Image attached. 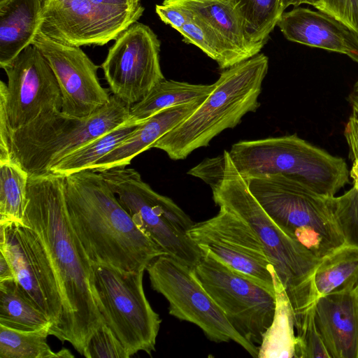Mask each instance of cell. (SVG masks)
Masks as SVG:
<instances>
[{
	"label": "cell",
	"instance_id": "1",
	"mask_svg": "<svg viewBox=\"0 0 358 358\" xmlns=\"http://www.w3.org/2000/svg\"><path fill=\"white\" fill-rule=\"evenodd\" d=\"M64 176L52 172L29 176L24 223L40 236L58 278L64 302L55 337L83 356L103 323L92 289V262L69 220Z\"/></svg>",
	"mask_w": 358,
	"mask_h": 358
},
{
	"label": "cell",
	"instance_id": "2",
	"mask_svg": "<svg viewBox=\"0 0 358 358\" xmlns=\"http://www.w3.org/2000/svg\"><path fill=\"white\" fill-rule=\"evenodd\" d=\"M197 177L211 187L213 201L219 208L240 217L257 234L290 301L295 322L317 303L313 275L321 258L268 215L234 166L229 151L203 162Z\"/></svg>",
	"mask_w": 358,
	"mask_h": 358
},
{
	"label": "cell",
	"instance_id": "3",
	"mask_svg": "<svg viewBox=\"0 0 358 358\" xmlns=\"http://www.w3.org/2000/svg\"><path fill=\"white\" fill-rule=\"evenodd\" d=\"M64 187L71 224L92 262L139 272L165 254L138 227L99 172L64 176Z\"/></svg>",
	"mask_w": 358,
	"mask_h": 358
},
{
	"label": "cell",
	"instance_id": "4",
	"mask_svg": "<svg viewBox=\"0 0 358 358\" xmlns=\"http://www.w3.org/2000/svg\"><path fill=\"white\" fill-rule=\"evenodd\" d=\"M129 108L112 94L108 103L88 117L52 110L16 130L0 127V159L19 164L29 176L50 173L73 150L124 124Z\"/></svg>",
	"mask_w": 358,
	"mask_h": 358
},
{
	"label": "cell",
	"instance_id": "5",
	"mask_svg": "<svg viewBox=\"0 0 358 358\" xmlns=\"http://www.w3.org/2000/svg\"><path fill=\"white\" fill-rule=\"evenodd\" d=\"M268 67V57L257 54L222 71L213 92L198 108L152 148L163 150L173 160L185 159L195 150L208 146L224 130L235 127L246 113L259 108Z\"/></svg>",
	"mask_w": 358,
	"mask_h": 358
},
{
	"label": "cell",
	"instance_id": "6",
	"mask_svg": "<svg viewBox=\"0 0 358 358\" xmlns=\"http://www.w3.org/2000/svg\"><path fill=\"white\" fill-rule=\"evenodd\" d=\"M268 215L289 236L322 258L345 243L331 197L282 174L245 178Z\"/></svg>",
	"mask_w": 358,
	"mask_h": 358
},
{
	"label": "cell",
	"instance_id": "7",
	"mask_svg": "<svg viewBox=\"0 0 358 358\" xmlns=\"http://www.w3.org/2000/svg\"><path fill=\"white\" fill-rule=\"evenodd\" d=\"M229 153L244 178L282 174L327 196H334L349 180L343 158L296 134L238 141Z\"/></svg>",
	"mask_w": 358,
	"mask_h": 358
},
{
	"label": "cell",
	"instance_id": "8",
	"mask_svg": "<svg viewBox=\"0 0 358 358\" xmlns=\"http://www.w3.org/2000/svg\"><path fill=\"white\" fill-rule=\"evenodd\" d=\"M138 227L165 254L194 268L202 250L188 235L194 222L170 198L158 194L134 169L99 172Z\"/></svg>",
	"mask_w": 358,
	"mask_h": 358
},
{
	"label": "cell",
	"instance_id": "9",
	"mask_svg": "<svg viewBox=\"0 0 358 358\" xmlns=\"http://www.w3.org/2000/svg\"><path fill=\"white\" fill-rule=\"evenodd\" d=\"M92 289L106 324L130 357L139 351L151 355L162 320L147 299L144 271H127L112 265L92 262Z\"/></svg>",
	"mask_w": 358,
	"mask_h": 358
},
{
	"label": "cell",
	"instance_id": "10",
	"mask_svg": "<svg viewBox=\"0 0 358 358\" xmlns=\"http://www.w3.org/2000/svg\"><path fill=\"white\" fill-rule=\"evenodd\" d=\"M152 288L169 302V314L199 327L215 343L232 341L251 356L258 357L259 347L248 341L231 324L197 279L193 268L167 254L147 266Z\"/></svg>",
	"mask_w": 358,
	"mask_h": 358
},
{
	"label": "cell",
	"instance_id": "11",
	"mask_svg": "<svg viewBox=\"0 0 358 358\" xmlns=\"http://www.w3.org/2000/svg\"><path fill=\"white\" fill-rule=\"evenodd\" d=\"M194 273L233 327L248 341L260 345L275 313V295L202 250Z\"/></svg>",
	"mask_w": 358,
	"mask_h": 358
},
{
	"label": "cell",
	"instance_id": "12",
	"mask_svg": "<svg viewBox=\"0 0 358 358\" xmlns=\"http://www.w3.org/2000/svg\"><path fill=\"white\" fill-rule=\"evenodd\" d=\"M144 7L113 6L90 0H45L39 31L65 45H103L136 22Z\"/></svg>",
	"mask_w": 358,
	"mask_h": 358
},
{
	"label": "cell",
	"instance_id": "13",
	"mask_svg": "<svg viewBox=\"0 0 358 358\" xmlns=\"http://www.w3.org/2000/svg\"><path fill=\"white\" fill-rule=\"evenodd\" d=\"M2 69L8 83L0 82V127L16 130L44 112L61 110L56 76L35 45H28Z\"/></svg>",
	"mask_w": 358,
	"mask_h": 358
},
{
	"label": "cell",
	"instance_id": "14",
	"mask_svg": "<svg viewBox=\"0 0 358 358\" xmlns=\"http://www.w3.org/2000/svg\"><path fill=\"white\" fill-rule=\"evenodd\" d=\"M0 252L26 296L52 322V336L61 322L64 302L57 275L40 236L24 223L0 222Z\"/></svg>",
	"mask_w": 358,
	"mask_h": 358
},
{
	"label": "cell",
	"instance_id": "15",
	"mask_svg": "<svg viewBox=\"0 0 358 358\" xmlns=\"http://www.w3.org/2000/svg\"><path fill=\"white\" fill-rule=\"evenodd\" d=\"M188 235L202 250L275 294L273 273L257 234L243 219L220 207L217 214L194 223Z\"/></svg>",
	"mask_w": 358,
	"mask_h": 358
},
{
	"label": "cell",
	"instance_id": "16",
	"mask_svg": "<svg viewBox=\"0 0 358 358\" xmlns=\"http://www.w3.org/2000/svg\"><path fill=\"white\" fill-rule=\"evenodd\" d=\"M159 51L157 35L143 23L121 33L101 66L113 94L131 106L164 80Z\"/></svg>",
	"mask_w": 358,
	"mask_h": 358
},
{
	"label": "cell",
	"instance_id": "17",
	"mask_svg": "<svg viewBox=\"0 0 358 358\" xmlns=\"http://www.w3.org/2000/svg\"><path fill=\"white\" fill-rule=\"evenodd\" d=\"M31 44L42 52L56 76L64 113L85 117L108 103V90L101 86L97 76L100 66L80 47L59 43L39 31Z\"/></svg>",
	"mask_w": 358,
	"mask_h": 358
},
{
	"label": "cell",
	"instance_id": "18",
	"mask_svg": "<svg viewBox=\"0 0 358 358\" xmlns=\"http://www.w3.org/2000/svg\"><path fill=\"white\" fill-rule=\"evenodd\" d=\"M357 280L320 297L315 304V324L331 358H358V307L355 291Z\"/></svg>",
	"mask_w": 358,
	"mask_h": 358
},
{
	"label": "cell",
	"instance_id": "19",
	"mask_svg": "<svg viewBox=\"0 0 358 358\" xmlns=\"http://www.w3.org/2000/svg\"><path fill=\"white\" fill-rule=\"evenodd\" d=\"M277 26L290 41L343 54L358 63V34L331 15L296 6L284 12Z\"/></svg>",
	"mask_w": 358,
	"mask_h": 358
},
{
	"label": "cell",
	"instance_id": "20",
	"mask_svg": "<svg viewBox=\"0 0 358 358\" xmlns=\"http://www.w3.org/2000/svg\"><path fill=\"white\" fill-rule=\"evenodd\" d=\"M203 101L166 108L136 125L124 140L98 160L91 170L101 172L126 167L135 157L152 148L159 138L190 115Z\"/></svg>",
	"mask_w": 358,
	"mask_h": 358
},
{
	"label": "cell",
	"instance_id": "21",
	"mask_svg": "<svg viewBox=\"0 0 358 358\" xmlns=\"http://www.w3.org/2000/svg\"><path fill=\"white\" fill-rule=\"evenodd\" d=\"M162 3L184 7L202 18L224 44L233 66L260 52L248 40L242 19L231 0H164Z\"/></svg>",
	"mask_w": 358,
	"mask_h": 358
},
{
	"label": "cell",
	"instance_id": "22",
	"mask_svg": "<svg viewBox=\"0 0 358 358\" xmlns=\"http://www.w3.org/2000/svg\"><path fill=\"white\" fill-rule=\"evenodd\" d=\"M45 0H0V67L12 62L39 30Z\"/></svg>",
	"mask_w": 358,
	"mask_h": 358
},
{
	"label": "cell",
	"instance_id": "23",
	"mask_svg": "<svg viewBox=\"0 0 358 358\" xmlns=\"http://www.w3.org/2000/svg\"><path fill=\"white\" fill-rule=\"evenodd\" d=\"M214 88V83L192 84L164 79L140 101L130 106L128 119L123 125L136 126L166 108L203 101Z\"/></svg>",
	"mask_w": 358,
	"mask_h": 358
},
{
	"label": "cell",
	"instance_id": "24",
	"mask_svg": "<svg viewBox=\"0 0 358 358\" xmlns=\"http://www.w3.org/2000/svg\"><path fill=\"white\" fill-rule=\"evenodd\" d=\"M275 308L273 321L259 347V358L294 357V314L285 289L273 273Z\"/></svg>",
	"mask_w": 358,
	"mask_h": 358
},
{
	"label": "cell",
	"instance_id": "25",
	"mask_svg": "<svg viewBox=\"0 0 358 358\" xmlns=\"http://www.w3.org/2000/svg\"><path fill=\"white\" fill-rule=\"evenodd\" d=\"M0 324L22 331L51 328L52 325L26 296L15 279L0 282Z\"/></svg>",
	"mask_w": 358,
	"mask_h": 358
},
{
	"label": "cell",
	"instance_id": "26",
	"mask_svg": "<svg viewBox=\"0 0 358 358\" xmlns=\"http://www.w3.org/2000/svg\"><path fill=\"white\" fill-rule=\"evenodd\" d=\"M358 280V246L344 243L323 257L313 275L317 299Z\"/></svg>",
	"mask_w": 358,
	"mask_h": 358
},
{
	"label": "cell",
	"instance_id": "27",
	"mask_svg": "<svg viewBox=\"0 0 358 358\" xmlns=\"http://www.w3.org/2000/svg\"><path fill=\"white\" fill-rule=\"evenodd\" d=\"M243 23L249 42L259 50L284 13L283 0H231Z\"/></svg>",
	"mask_w": 358,
	"mask_h": 358
},
{
	"label": "cell",
	"instance_id": "28",
	"mask_svg": "<svg viewBox=\"0 0 358 358\" xmlns=\"http://www.w3.org/2000/svg\"><path fill=\"white\" fill-rule=\"evenodd\" d=\"M135 127L122 124L87 142L58 162L52 167L51 172L66 176L91 169L98 160L124 140Z\"/></svg>",
	"mask_w": 358,
	"mask_h": 358
},
{
	"label": "cell",
	"instance_id": "29",
	"mask_svg": "<svg viewBox=\"0 0 358 358\" xmlns=\"http://www.w3.org/2000/svg\"><path fill=\"white\" fill-rule=\"evenodd\" d=\"M29 174L9 159H0V222L24 223Z\"/></svg>",
	"mask_w": 358,
	"mask_h": 358
},
{
	"label": "cell",
	"instance_id": "30",
	"mask_svg": "<svg viewBox=\"0 0 358 358\" xmlns=\"http://www.w3.org/2000/svg\"><path fill=\"white\" fill-rule=\"evenodd\" d=\"M50 329L22 331L0 324V358H57L47 342Z\"/></svg>",
	"mask_w": 358,
	"mask_h": 358
},
{
	"label": "cell",
	"instance_id": "31",
	"mask_svg": "<svg viewBox=\"0 0 358 358\" xmlns=\"http://www.w3.org/2000/svg\"><path fill=\"white\" fill-rule=\"evenodd\" d=\"M185 9L188 17L178 31L183 41L198 47L215 60L220 69H227L233 66L224 44L213 29L193 11Z\"/></svg>",
	"mask_w": 358,
	"mask_h": 358
},
{
	"label": "cell",
	"instance_id": "32",
	"mask_svg": "<svg viewBox=\"0 0 358 358\" xmlns=\"http://www.w3.org/2000/svg\"><path fill=\"white\" fill-rule=\"evenodd\" d=\"M315 307L308 309L295 322L296 358H331L315 324Z\"/></svg>",
	"mask_w": 358,
	"mask_h": 358
},
{
	"label": "cell",
	"instance_id": "33",
	"mask_svg": "<svg viewBox=\"0 0 358 358\" xmlns=\"http://www.w3.org/2000/svg\"><path fill=\"white\" fill-rule=\"evenodd\" d=\"M331 203L345 243L358 246V191L353 187L341 196H331Z\"/></svg>",
	"mask_w": 358,
	"mask_h": 358
},
{
	"label": "cell",
	"instance_id": "34",
	"mask_svg": "<svg viewBox=\"0 0 358 358\" xmlns=\"http://www.w3.org/2000/svg\"><path fill=\"white\" fill-rule=\"evenodd\" d=\"M83 356L86 358H129V355L110 329L102 323L89 339Z\"/></svg>",
	"mask_w": 358,
	"mask_h": 358
},
{
	"label": "cell",
	"instance_id": "35",
	"mask_svg": "<svg viewBox=\"0 0 358 358\" xmlns=\"http://www.w3.org/2000/svg\"><path fill=\"white\" fill-rule=\"evenodd\" d=\"M315 8L341 21L358 34V0H317Z\"/></svg>",
	"mask_w": 358,
	"mask_h": 358
},
{
	"label": "cell",
	"instance_id": "36",
	"mask_svg": "<svg viewBox=\"0 0 358 358\" xmlns=\"http://www.w3.org/2000/svg\"><path fill=\"white\" fill-rule=\"evenodd\" d=\"M352 113L345 129V136L350 148V157L355 161L358 159V99L350 96Z\"/></svg>",
	"mask_w": 358,
	"mask_h": 358
},
{
	"label": "cell",
	"instance_id": "37",
	"mask_svg": "<svg viewBox=\"0 0 358 358\" xmlns=\"http://www.w3.org/2000/svg\"><path fill=\"white\" fill-rule=\"evenodd\" d=\"M15 279L13 270L7 258L0 252V282Z\"/></svg>",
	"mask_w": 358,
	"mask_h": 358
},
{
	"label": "cell",
	"instance_id": "38",
	"mask_svg": "<svg viewBox=\"0 0 358 358\" xmlns=\"http://www.w3.org/2000/svg\"><path fill=\"white\" fill-rule=\"evenodd\" d=\"M94 3L113 6H134L141 3L140 0H90Z\"/></svg>",
	"mask_w": 358,
	"mask_h": 358
},
{
	"label": "cell",
	"instance_id": "39",
	"mask_svg": "<svg viewBox=\"0 0 358 358\" xmlns=\"http://www.w3.org/2000/svg\"><path fill=\"white\" fill-rule=\"evenodd\" d=\"M317 1V0H283V6L285 9L289 6L296 7L301 4H309L315 7Z\"/></svg>",
	"mask_w": 358,
	"mask_h": 358
},
{
	"label": "cell",
	"instance_id": "40",
	"mask_svg": "<svg viewBox=\"0 0 358 358\" xmlns=\"http://www.w3.org/2000/svg\"><path fill=\"white\" fill-rule=\"evenodd\" d=\"M350 175L354 181L353 187L358 191V159L354 161Z\"/></svg>",
	"mask_w": 358,
	"mask_h": 358
},
{
	"label": "cell",
	"instance_id": "41",
	"mask_svg": "<svg viewBox=\"0 0 358 358\" xmlns=\"http://www.w3.org/2000/svg\"><path fill=\"white\" fill-rule=\"evenodd\" d=\"M73 357L74 356L71 353V352L65 348L57 352V358H68Z\"/></svg>",
	"mask_w": 358,
	"mask_h": 358
},
{
	"label": "cell",
	"instance_id": "42",
	"mask_svg": "<svg viewBox=\"0 0 358 358\" xmlns=\"http://www.w3.org/2000/svg\"><path fill=\"white\" fill-rule=\"evenodd\" d=\"M350 96L355 97L358 99V80L354 86V90Z\"/></svg>",
	"mask_w": 358,
	"mask_h": 358
},
{
	"label": "cell",
	"instance_id": "43",
	"mask_svg": "<svg viewBox=\"0 0 358 358\" xmlns=\"http://www.w3.org/2000/svg\"><path fill=\"white\" fill-rule=\"evenodd\" d=\"M355 291L356 299H357V307H358V280L355 285Z\"/></svg>",
	"mask_w": 358,
	"mask_h": 358
}]
</instances>
